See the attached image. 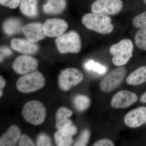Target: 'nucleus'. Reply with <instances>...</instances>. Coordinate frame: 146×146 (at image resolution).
Masks as SVG:
<instances>
[{
  "instance_id": "1",
  "label": "nucleus",
  "mask_w": 146,
  "mask_h": 146,
  "mask_svg": "<svg viewBox=\"0 0 146 146\" xmlns=\"http://www.w3.org/2000/svg\"><path fill=\"white\" fill-rule=\"evenodd\" d=\"M111 18L108 15L95 13H87L82 18V23L86 28L100 33L106 35L114 29Z\"/></svg>"
},
{
  "instance_id": "32",
  "label": "nucleus",
  "mask_w": 146,
  "mask_h": 146,
  "mask_svg": "<svg viewBox=\"0 0 146 146\" xmlns=\"http://www.w3.org/2000/svg\"><path fill=\"white\" fill-rule=\"evenodd\" d=\"M6 81L4 78L2 76H0V88L1 89H3L5 86Z\"/></svg>"
},
{
  "instance_id": "14",
  "label": "nucleus",
  "mask_w": 146,
  "mask_h": 146,
  "mask_svg": "<svg viewBox=\"0 0 146 146\" xmlns=\"http://www.w3.org/2000/svg\"><path fill=\"white\" fill-rule=\"evenodd\" d=\"M77 132V128L72 124L64 128L58 129L54 135L58 146H70L73 143L72 136Z\"/></svg>"
},
{
  "instance_id": "6",
  "label": "nucleus",
  "mask_w": 146,
  "mask_h": 146,
  "mask_svg": "<svg viewBox=\"0 0 146 146\" xmlns=\"http://www.w3.org/2000/svg\"><path fill=\"white\" fill-rule=\"evenodd\" d=\"M83 74L75 68H68L62 71L58 78L59 88L63 91H67L80 83L83 80Z\"/></svg>"
},
{
  "instance_id": "20",
  "label": "nucleus",
  "mask_w": 146,
  "mask_h": 146,
  "mask_svg": "<svg viewBox=\"0 0 146 146\" xmlns=\"http://www.w3.org/2000/svg\"><path fill=\"white\" fill-rule=\"evenodd\" d=\"M38 0H21L20 5L21 12L29 18L36 17L38 14Z\"/></svg>"
},
{
  "instance_id": "24",
  "label": "nucleus",
  "mask_w": 146,
  "mask_h": 146,
  "mask_svg": "<svg viewBox=\"0 0 146 146\" xmlns=\"http://www.w3.org/2000/svg\"><path fill=\"white\" fill-rule=\"evenodd\" d=\"M84 67L86 70L94 71L101 74H104L106 71V68L105 66L95 62L94 60L87 61L84 64Z\"/></svg>"
},
{
  "instance_id": "34",
  "label": "nucleus",
  "mask_w": 146,
  "mask_h": 146,
  "mask_svg": "<svg viewBox=\"0 0 146 146\" xmlns=\"http://www.w3.org/2000/svg\"><path fill=\"white\" fill-rule=\"evenodd\" d=\"M3 95V91L2 89H1L0 90V97H1Z\"/></svg>"
},
{
  "instance_id": "13",
  "label": "nucleus",
  "mask_w": 146,
  "mask_h": 146,
  "mask_svg": "<svg viewBox=\"0 0 146 146\" xmlns=\"http://www.w3.org/2000/svg\"><path fill=\"white\" fill-rule=\"evenodd\" d=\"M27 40L35 43L44 39L46 35L43 29V25L40 23H31L23 26L21 29Z\"/></svg>"
},
{
  "instance_id": "11",
  "label": "nucleus",
  "mask_w": 146,
  "mask_h": 146,
  "mask_svg": "<svg viewBox=\"0 0 146 146\" xmlns=\"http://www.w3.org/2000/svg\"><path fill=\"white\" fill-rule=\"evenodd\" d=\"M68 25L63 19L52 18L47 20L43 24V29L46 36L49 37L59 36L68 29Z\"/></svg>"
},
{
  "instance_id": "9",
  "label": "nucleus",
  "mask_w": 146,
  "mask_h": 146,
  "mask_svg": "<svg viewBox=\"0 0 146 146\" xmlns=\"http://www.w3.org/2000/svg\"><path fill=\"white\" fill-rule=\"evenodd\" d=\"M38 66V61L35 58L25 55L15 59L12 68L18 74L25 75L36 71Z\"/></svg>"
},
{
  "instance_id": "2",
  "label": "nucleus",
  "mask_w": 146,
  "mask_h": 146,
  "mask_svg": "<svg viewBox=\"0 0 146 146\" xmlns=\"http://www.w3.org/2000/svg\"><path fill=\"white\" fill-rule=\"evenodd\" d=\"M133 50V42L129 39H123L112 45L110 48L112 63L118 67L125 65L132 57Z\"/></svg>"
},
{
  "instance_id": "12",
  "label": "nucleus",
  "mask_w": 146,
  "mask_h": 146,
  "mask_svg": "<svg viewBox=\"0 0 146 146\" xmlns=\"http://www.w3.org/2000/svg\"><path fill=\"white\" fill-rule=\"evenodd\" d=\"M124 122L127 126L130 128L143 125L146 122V107L141 106L130 110L125 116Z\"/></svg>"
},
{
  "instance_id": "21",
  "label": "nucleus",
  "mask_w": 146,
  "mask_h": 146,
  "mask_svg": "<svg viewBox=\"0 0 146 146\" xmlns=\"http://www.w3.org/2000/svg\"><path fill=\"white\" fill-rule=\"evenodd\" d=\"M22 21L17 18H11L6 20L3 25V28L6 34L12 35L18 33L23 27Z\"/></svg>"
},
{
  "instance_id": "28",
  "label": "nucleus",
  "mask_w": 146,
  "mask_h": 146,
  "mask_svg": "<svg viewBox=\"0 0 146 146\" xmlns=\"http://www.w3.org/2000/svg\"><path fill=\"white\" fill-rule=\"evenodd\" d=\"M21 0H0V3L4 6L14 9L20 5Z\"/></svg>"
},
{
  "instance_id": "25",
  "label": "nucleus",
  "mask_w": 146,
  "mask_h": 146,
  "mask_svg": "<svg viewBox=\"0 0 146 146\" xmlns=\"http://www.w3.org/2000/svg\"><path fill=\"white\" fill-rule=\"evenodd\" d=\"M132 23L134 27L138 28L146 27V11L135 16Z\"/></svg>"
},
{
  "instance_id": "29",
  "label": "nucleus",
  "mask_w": 146,
  "mask_h": 146,
  "mask_svg": "<svg viewBox=\"0 0 146 146\" xmlns=\"http://www.w3.org/2000/svg\"><path fill=\"white\" fill-rule=\"evenodd\" d=\"M19 146H35L30 138L25 134L21 135L18 142Z\"/></svg>"
},
{
  "instance_id": "7",
  "label": "nucleus",
  "mask_w": 146,
  "mask_h": 146,
  "mask_svg": "<svg viewBox=\"0 0 146 146\" xmlns=\"http://www.w3.org/2000/svg\"><path fill=\"white\" fill-rule=\"evenodd\" d=\"M126 74V70L125 67H120L114 69L101 81V90L107 93L115 90L122 82Z\"/></svg>"
},
{
  "instance_id": "15",
  "label": "nucleus",
  "mask_w": 146,
  "mask_h": 146,
  "mask_svg": "<svg viewBox=\"0 0 146 146\" xmlns=\"http://www.w3.org/2000/svg\"><path fill=\"white\" fill-rule=\"evenodd\" d=\"M11 46L18 52L26 54H35L39 50V47L36 44L23 39H12Z\"/></svg>"
},
{
  "instance_id": "23",
  "label": "nucleus",
  "mask_w": 146,
  "mask_h": 146,
  "mask_svg": "<svg viewBox=\"0 0 146 146\" xmlns=\"http://www.w3.org/2000/svg\"><path fill=\"white\" fill-rule=\"evenodd\" d=\"M135 42L138 48L146 51V27L140 29L136 33Z\"/></svg>"
},
{
  "instance_id": "27",
  "label": "nucleus",
  "mask_w": 146,
  "mask_h": 146,
  "mask_svg": "<svg viewBox=\"0 0 146 146\" xmlns=\"http://www.w3.org/2000/svg\"><path fill=\"white\" fill-rule=\"evenodd\" d=\"M36 145L37 146H53L50 137L45 133H42L38 136Z\"/></svg>"
},
{
  "instance_id": "31",
  "label": "nucleus",
  "mask_w": 146,
  "mask_h": 146,
  "mask_svg": "<svg viewBox=\"0 0 146 146\" xmlns=\"http://www.w3.org/2000/svg\"><path fill=\"white\" fill-rule=\"evenodd\" d=\"M93 146H115L112 141L108 139H102L99 140Z\"/></svg>"
},
{
  "instance_id": "8",
  "label": "nucleus",
  "mask_w": 146,
  "mask_h": 146,
  "mask_svg": "<svg viewBox=\"0 0 146 146\" xmlns=\"http://www.w3.org/2000/svg\"><path fill=\"white\" fill-rule=\"evenodd\" d=\"M123 7L121 0H96L91 5L93 13L115 15L119 13Z\"/></svg>"
},
{
  "instance_id": "17",
  "label": "nucleus",
  "mask_w": 146,
  "mask_h": 146,
  "mask_svg": "<svg viewBox=\"0 0 146 146\" xmlns=\"http://www.w3.org/2000/svg\"><path fill=\"white\" fill-rule=\"evenodd\" d=\"M73 114L70 110L61 107L57 110L56 116V127L58 129L64 128L72 124V122L69 119Z\"/></svg>"
},
{
  "instance_id": "5",
  "label": "nucleus",
  "mask_w": 146,
  "mask_h": 146,
  "mask_svg": "<svg viewBox=\"0 0 146 146\" xmlns=\"http://www.w3.org/2000/svg\"><path fill=\"white\" fill-rule=\"evenodd\" d=\"M55 43L58 50L61 54L77 53L81 49L80 36L74 31L58 36L56 39Z\"/></svg>"
},
{
  "instance_id": "4",
  "label": "nucleus",
  "mask_w": 146,
  "mask_h": 146,
  "mask_svg": "<svg viewBox=\"0 0 146 146\" xmlns=\"http://www.w3.org/2000/svg\"><path fill=\"white\" fill-rule=\"evenodd\" d=\"M46 110L41 102L30 101L24 106L22 115L24 119L34 125L41 124L45 119Z\"/></svg>"
},
{
  "instance_id": "19",
  "label": "nucleus",
  "mask_w": 146,
  "mask_h": 146,
  "mask_svg": "<svg viewBox=\"0 0 146 146\" xmlns=\"http://www.w3.org/2000/svg\"><path fill=\"white\" fill-rule=\"evenodd\" d=\"M128 84L132 86L141 85L146 82V66L140 67L127 78Z\"/></svg>"
},
{
  "instance_id": "30",
  "label": "nucleus",
  "mask_w": 146,
  "mask_h": 146,
  "mask_svg": "<svg viewBox=\"0 0 146 146\" xmlns=\"http://www.w3.org/2000/svg\"><path fill=\"white\" fill-rule=\"evenodd\" d=\"M12 54L11 50L6 46H2L1 48V62L6 56H10Z\"/></svg>"
},
{
  "instance_id": "10",
  "label": "nucleus",
  "mask_w": 146,
  "mask_h": 146,
  "mask_svg": "<svg viewBox=\"0 0 146 146\" xmlns=\"http://www.w3.org/2000/svg\"><path fill=\"white\" fill-rule=\"evenodd\" d=\"M137 100L138 97L135 93L127 90H121L112 97L111 105L117 109L127 108L135 103Z\"/></svg>"
},
{
  "instance_id": "16",
  "label": "nucleus",
  "mask_w": 146,
  "mask_h": 146,
  "mask_svg": "<svg viewBox=\"0 0 146 146\" xmlns=\"http://www.w3.org/2000/svg\"><path fill=\"white\" fill-rule=\"evenodd\" d=\"M21 136V131L17 125L9 128L0 139V146H16Z\"/></svg>"
},
{
  "instance_id": "33",
  "label": "nucleus",
  "mask_w": 146,
  "mask_h": 146,
  "mask_svg": "<svg viewBox=\"0 0 146 146\" xmlns=\"http://www.w3.org/2000/svg\"><path fill=\"white\" fill-rule=\"evenodd\" d=\"M140 101L141 102L144 103H146V92L142 95L140 98Z\"/></svg>"
},
{
  "instance_id": "36",
  "label": "nucleus",
  "mask_w": 146,
  "mask_h": 146,
  "mask_svg": "<svg viewBox=\"0 0 146 146\" xmlns=\"http://www.w3.org/2000/svg\"><path fill=\"white\" fill-rule=\"evenodd\" d=\"M145 124H146V123H145Z\"/></svg>"
},
{
  "instance_id": "18",
  "label": "nucleus",
  "mask_w": 146,
  "mask_h": 146,
  "mask_svg": "<svg viewBox=\"0 0 146 146\" xmlns=\"http://www.w3.org/2000/svg\"><path fill=\"white\" fill-rule=\"evenodd\" d=\"M67 5L65 0H47L43 5V11L48 14H58L65 10Z\"/></svg>"
},
{
  "instance_id": "22",
  "label": "nucleus",
  "mask_w": 146,
  "mask_h": 146,
  "mask_svg": "<svg viewBox=\"0 0 146 146\" xmlns=\"http://www.w3.org/2000/svg\"><path fill=\"white\" fill-rule=\"evenodd\" d=\"M74 104L78 110L82 112L89 107L91 104V101L87 96L78 95L74 98Z\"/></svg>"
},
{
  "instance_id": "35",
  "label": "nucleus",
  "mask_w": 146,
  "mask_h": 146,
  "mask_svg": "<svg viewBox=\"0 0 146 146\" xmlns=\"http://www.w3.org/2000/svg\"><path fill=\"white\" fill-rule=\"evenodd\" d=\"M143 1L144 3H145V4L146 5V0H143Z\"/></svg>"
},
{
  "instance_id": "3",
  "label": "nucleus",
  "mask_w": 146,
  "mask_h": 146,
  "mask_svg": "<svg viewBox=\"0 0 146 146\" xmlns=\"http://www.w3.org/2000/svg\"><path fill=\"white\" fill-rule=\"evenodd\" d=\"M45 83L44 77L39 71H36L20 77L17 80L16 87L20 92L27 94L42 89Z\"/></svg>"
},
{
  "instance_id": "26",
  "label": "nucleus",
  "mask_w": 146,
  "mask_h": 146,
  "mask_svg": "<svg viewBox=\"0 0 146 146\" xmlns=\"http://www.w3.org/2000/svg\"><path fill=\"white\" fill-rule=\"evenodd\" d=\"M90 137L89 131L88 129H85L82 131L74 146H86L89 142Z\"/></svg>"
}]
</instances>
